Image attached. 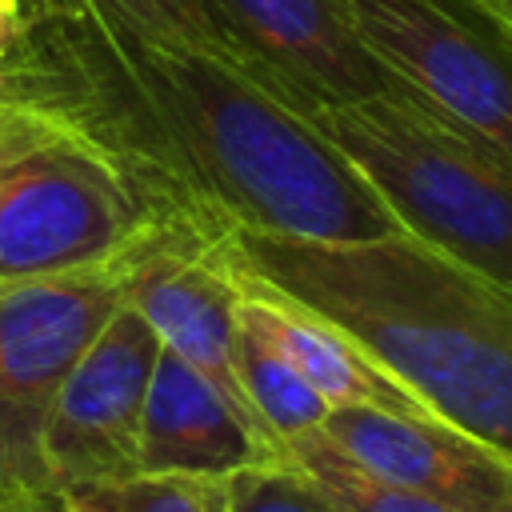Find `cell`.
Returning <instances> with one entry per match:
<instances>
[{"instance_id": "d6986e66", "label": "cell", "mask_w": 512, "mask_h": 512, "mask_svg": "<svg viewBox=\"0 0 512 512\" xmlns=\"http://www.w3.org/2000/svg\"><path fill=\"white\" fill-rule=\"evenodd\" d=\"M468 4H476L500 32H508L512 36V0H468Z\"/></svg>"}, {"instance_id": "ffe728a7", "label": "cell", "mask_w": 512, "mask_h": 512, "mask_svg": "<svg viewBox=\"0 0 512 512\" xmlns=\"http://www.w3.org/2000/svg\"><path fill=\"white\" fill-rule=\"evenodd\" d=\"M20 512H64V508H60V500H56V492H52V496H40V500L24 504Z\"/></svg>"}, {"instance_id": "2e32d148", "label": "cell", "mask_w": 512, "mask_h": 512, "mask_svg": "<svg viewBox=\"0 0 512 512\" xmlns=\"http://www.w3.org/2000/svg\"><path fill=\"white\" fill-rule=\"evenodd\" d=\"M224 512H340L288 464H252L224 476Z\"/></svg>"}, {"instance_id": "6da1fadb", "label": "cell", "mask_w": 512, "mask_h": 512, "mask_svg": "<svg viewBox=\"0 0 512 512\" xmlns=\"http://www.w3.org/2000/svg\"><path fill=\"white\" fill-rule=\"evenodd\" d=\"M0 96L96 140L148 220L212 236L380 240L400 224L316 120L248 68L124 20L108 0H24Z\"/></svg>"}, {"instance_id": "44dd1931", "label": "cell", "mask_w": 512, "mask_h": 512, "mask_svg": "<svg viewBox=\"0 0 512 512\" xmlns=\"http://www.w3.org/2000/svg\"><path fill=\"white\" fill-rule=\"evenodd\" d=\"M20 508H24L20 500H12L8 492H0V512H20Z\"/></svg>"}, {"instance_id": "277c9868", "label": "cell", "mask_w": 512, "mask_h": 512, "mask_svg": "<svg viewBox=\"0 0 512 512\" xmlns=\"http://www.w3.org/2000/svg\"><path fill=\"white\" fill-rule=\"evenodd\" d=\"M148 224L96 140L0 96V288L104 264Z\"/></svg>"}, {"instance_id": "30bf717a", "label": "cell", "mask_w": 512, "mask_h": 512, "mask_svg": "<svg viewBox=\"0 0 512 512\" xmlns=\"http://www.w3.org/2000/svg\"><path fill=\"white\" fill-rule=\"evenodd\" d=\"M320 432L384 480L452 512H500L512 500V452L444 420L384 408H328Z\"/></svg>"}, {"instance_id": "7402d4cb", "label": "cell", "mask_w": 512, "mask_h": 512, "mask_svg": "<svg viewBox=\"0 0 512 512\" xmlns=\"http://www.w3.org/2000/svg\"><path fill=\"white\" fill-rule=\"evenodd\" d=\"M500 512H512V500H508V504H504V508H500Z\"/></svg>"}, {"instance_id": "4fadbf2b", "label": "cell", "mask_w": 512, "mask_h": 512, "mask_svg": "<svg viewBox=\"0 0 512 512\" xmlns=\"http://www.w3.org/2000/svg\"><path fill=\"white\" fill-rule=\"evenodd\" d=\"M232 368H236V380H240V392L252 416L268 428V436H276V444L324 424L328 404L320 400V392L272 344H264L240 324H236Z\"/></svg>"}, {"instance_id": "7c38bea8", "label": "cell", "mask_w": 512, "mask_h": 512, "mask_svg": "<svg viewBox=\"0 0 512 512\" xmlns=\"http://www.w3.org/2000/svg\"><path fill=\"white\" fill-rule=\"evenodd\" d=\"M236 324L248 328L252 336H260L264 344H272L320 392V400L328 408L364 404V408L436 420L408 388H400L388 372H380L348 336H340L336 328H328L312 312H304V308H296V304H288L264 288H252L244 280H240Z\"/></svg>"}, {"instance_id": "8992f818", "label": "cell", "mask_w": 512, "mask_h": 512, "mask_svg": "<svg viewBox=\"0 0 512 512\" xmlns=\"http://www.w3.org/2000/svg\"><path fill=\"white\" fill-rule=\"evenodd\" d=\"M376 64L512 164V36L468 0H348Z\"/></svg>"}, {"instance_id": "52a82bcc", "label": "cell", "mask_w": 512, "mask_h": 512, "mask_svg": "<svg viewBox=\"0 0 512 512\" xmlns=\"http://www.w3.org/2000/svg\"><path fill=\"white\" fill-rule=\"evenodd\" d=\"M112 260L124 276V300L152 324L160 344L204 372L268 436V428L252 416L232 368L240 304L236 232L212 236L188 224L152 220Z\"/></svg>"}, {"instance_id": "8fae6325", "label": "cell", "mask_w": 512, "mask_h": 512, "mask_svg": "<svg viewBox=\"0 0 512 512\" xmlns=\"http://www.w3.org/2000/svg\"><path fill=\"white\" fill-rule=\"evenodd\" d=\"M276 456V440H268L204 372L160 344L144 400L140 472L224 480L252 464H276Z\"/></svg>"}, {"instance_id": "7a4b0ae2", "label": "cell", "mask_w": 512, "mask_h": 512, "mask_svg": "<svg viewBox=\"0 0 512 512\" xmlns=\"http://www.w3.org/2000/svg\"><path fill=\"white\" fill-rule=\"evenodd\" d=\"M236 272L340 336L436 420L512 452V296L412 240H304L236 228Z\"/></svg>"}, {"instance_id": "9c48e42d", "label": "cell", "mask_w": 512, "mask_h": 512, "mask_svg": "<svg viewBox=\"0 0 512 512\" xmlns=\"http://www.w3.org/2000/svg\"><path fill=\"white\" fill-rule=\"evenodd\" d=\"M240 64L304 108L400 88L364 48L348 0H208Z\"/></svg>"}, {"instance_id": "5b68a950", "label": "cell", "mask_w": 512, "mask_h": 512, "mask_svg": "<svg viewBox=\"0 0 512 512\" xmlns=\"http://www.w3.org/2000/svg\"><path fill=\"white\" fill-rule=\"evenodd\" d=\"M124 304L116 260L0 288V492L52 496L44 428L60 384Z\"/></svg>"}, {"instance_id": "e0dca14e", "label": "cell", "mask_w": 512, "mask_h": 512, "mask_svg": "<svg viewBox=\"0 0 512 512\" xmlns=\"http://www.w3.org/2000/svg\"><path fill=\"white\" fill-rule=\"evenodd\" d=\"M124 20H132L136 28H144L148 36L160 40H180L192 48H208L232 64H240L236 48L228 44L224 28L216 24L208 0H108ZM244 68V64H240Z\"/></svg>"}, {"instance_id": "5bb4252c", "label": "cell", "mask_w": 512, "mask_h": 512, "mask_svg": "<svg viewBox=\"0 0 512 512\" xmlns=\"http://www.w3.org/2000/svg\"><path fill=\"white\" fill-rule=\"evenodd\" d=\"M276 460L296 468L300 476H308L340 512H452V508L424 500V496L384 480L380 472L364 468L340 444H332L320 428L284 440Z\"/></svg>"}, {"instance_id": "ac0fdd59", "label": "cell", "mask_w": 512, "mask_h": 512, "mask_svg": "<svg viewBox=\"0 0 512 512\" xmlns=\"http://www.w3.org/2000/svg\"><path fill=\"white\" fill-rule=\"evenodd\" d=\"M24 32V0H0V64L12 56Z\"/></svg>"}, {"instance_id": "3957f363", "label": "cell", "mask_w": 512, "mask_h": 512, "mask_svg": "<svg viewBox=\"0 0 512 512\" xmlns=\"http://www.w3.org/2000/svg\"><path fill=\"white\" fill-rule=\"evenodd\" d=\"M316 128L356 168L400 232L512 296V164L408 88L316 108Z\"/></svg>"}, {"instance_id": "ba28073f", "label": "cell", "mask_w": 512, "mask_h": 512, "mask_svg": "<svg viewBox=\"0 0 512 512\" xmlns=\"http://www.w3.org/2000/svg\"><path fill=\"white\" fill-rule=\"evenodd\" d=\"M160 336L124 300L56 392L44 428L52 492L76 480L140 472V428Z\"/></svg>"}, {"instance_id": "9a60e30c", "label": "cell", "mask_w": 512, "mask_h": 512, "mask_svg": "<svg viewBox=\"0 0 512 512\" xmlns=\"http://www.w3.org/2000/svg\"><path fill=\"white\" fill-rule=\"evenodd\" d=\"M64 512H224L220 476L132 472L56 488Z\"/></svg>"}]
</instances>
